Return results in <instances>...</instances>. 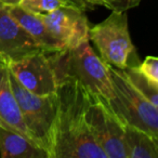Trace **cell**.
Listing matches in <instances>:
<instances>
[{
    "label": "cell",
    "mask_w": 158,
    "mask_h": 158,
    "mask_svg": "<svg viewBox=\"0 0 158 158\" xmlns=\"http://www.w3.org/2000/svg\"><path fill=\"white\" fill-rule=\"evenodd\" d=\"M57 113L50 158H107L87 123L88 90L76 80L57 84Z\"/></svg>",
    "instance_id": "1"
},
{
    "label": "cell",
    "mask_w": 158,
    "mask_h": 158,
    "mask_svg": "<svg viewBox=\"0 0 158 158\" xmlns=\"http://www.w3.org/2000/svg\"><path fill=\"white\" fill-rule=\"evenodd\" d=\"M56 81L76 80L85 89L94 94L107 99L114 98L110 70L106 63L94 52L89 41L76 48L62 49L55 52H47Z\"/></svg>",
    "instance_id": "2"
},
{
    "label": "cell",
    "mask_w": 158,
    "mask_h": 158,
    "mask_svg": "<svg viewBox=\"0 0 158 158\" xmlns=\"http://www.w3.org/2000/svg\"><path fill=\"white\" fill-rule=\"evenodd\" d=\"M89 39L94 44L99 56L107 65L125 69L140 63L130 38L126 11L112 10L105 20L90 27Z\"/></svg>",
    "instance_id": "3"
},
{
    "label": "cell",
    "mask_w": 158,
    "mask_h": 158,
    "mask_svg": "<svg viewBox=\"0 0 158 158\" xmlns=\"http://www.w3.org/2000/svg\"><path fill=\"white\" fill-rule=\"evenodd\" d=\"M10 82L23 123L31 140L42 147L49 154L50 158L53 129L59 105L56 92L48 95L34 94L19 84L11 72Z\"/></svg>",
    "instance_id": "4"
},
{
    "label": "cell",
    "mask_w": 158,
    "mask_h": 158,
    "mask_svg": "<svg viewBox=\"0 0 158 158\" xmlns=\"http://www.w3.org/2000/svg\"><path fill=\"white\" fill-rule=\"evenodd\" d=\"M108 66L114 98L110 103L123 123L135 126L158 140V110L128 80L123 69Z\"/></svg>",
    "instance_id": "5"
},
{
    "label": "cell",
    "mask_w": 158,
    "mask_h": 158,
    "mask_svg": "<svg viewBox=\"0 0 158 158\" xmlns=\"http://www.w3.org/2000/svg\"><path fill=\"white\" fill-rule=\"evenodd\" d=\"M87 123L94 141L107 158H128L125 146V123L110 101L88 91Z\"/></svg>",
    "instance_id": "6"
},
{
    "label": "cell",
    "mask_w": 158,
    "mask_h": 158,
    "mask_svg": "<svg viewBox=\"0 0 158 158\" xmlns=\"http://www.w3.org/2000/svg\"><path fill=\"white\" fill-rule=\"evenodd\" d=\"M9 69L19 84L34 94L48 95L56 92V77L46 51L9 62Z\"/></svg>",
    "instance_id": "7"
},
{
    "label": "cell",
    "mask_w": 158,
    "mask_h": 158,
    "mask_svg": "<svg viewBox=\"0 0 158 158\" xmlns=\"http://www.w3.org/2000/svg\"><path fill=\"white\" fill-rule=\"evenodd\" d=\"M38 16L64 49L76 48L89 41L90 24L85 11L78 8L63 6Z\"/></svg>",
    "instance_id": "8"
},
{
    "label": "cell",
    "mask_w": 158,
    "mask_h": 158,
    "mask_svg": "<svg viewBox=\"0 0 158 158\" xmlns=\"http://www.w3.org/2000/svg\"><path fill=\"white\" fill-rule=\"evenodd\" d=\"M40 51L44 49L14 20L8 6L0 2V56L13 62Z\"/></svg>",
    "instance_id": "9"
},
{
    "label": "cell",
    "mask_w": 158,
    "mask_h": 158,
    "mask_svg": "<svg viewBox=\"0 0 158 158\" xmlns=\"http://www.w3.org/2000/svg\"><path fill=\"white\" fill-rule=\"evenodd\" d=\"M0 123L35 143L23 123L20 108L12 91L9 62L2 56H0Z\"/></svg>",
    "instance_id": "10"
},
{
    "label": "cell",
    "mask_w": 158,
    "mask_h": 158,
    "mask_svg": "<svg viewBox=\"0 0 158 158\" xmlns=\"http://www.w3.org/2000/svg\"><path fill=\"white\" fill-rule=\"evenodd\" d=\"M0 156L2 158H49L39 145L0 123Z\"/></svg>",
    "instance_id": "11"
},
{
    "label": "cell",
    "mask_w": 158,
    "mask_h": 158,
    "mask_svg": "<svg viewBox=\"0 0 158 158\" xmlns=\"http://www.w3.org/2000/svg\"><path fill=\"white\" fill-rule=\"evenodd\" d=\"M13 19L34 38L36 42L46 52H55L64 49L62 44L51 35L42 20L37 14L22 9L20 6H8Z\"/></svg>",
    "instance_id": "12"
},
{
    "label": "cell",
    "mask_w": 158,
    "mask_h": 158,
    "mask_svg": "<svg viewBox=\"0 0 158 158\" xmlns=\"http://www.w3.org/2000/svg\"><path fill=\"white\" fill-rule=\"evenodd\" d=\"M125 123V146L128 158H157L158 140L135 126Z\"/></svg>",
    "instance_id": "13"
},
{
    "label": "cell",
    "mask_w": 158,
    "mask_h": 158,
    "mask_svg": "<svg viewBox=\"0 0 158 158\" xmlns=\"http://www.w3.org/2000/svg\"><path fill=\"white\" fill-rule=\"evenodd\" d=\"M123 74L128 78L130 82L133 85L135 89H138L155 107H158V87L154 86L151 81H148L134 66H128L123 69Z\"/></svg>",
    "instance_id": "14"
},
{
    "label": "cell",
    "mask_w": 158,
    "mask_h": 158,
    "mask_svg": "<svg viewBox=\"0 0 158 158\" xmlns=\"http://www.w3.org/2000/svg\"><path fill=\"white\" fill-rule=\"evenodd\" d=\"M18 6L31 13L40 15L49 13L60 7L69 5L64 0H21Z\"/></svg>",
    "instance_id": "15"
},
{
    "label": "cell",
    "mask_w": 158,
    "mask_h": 158,
    "mask_svg": "<svg viewBox=\"0 0 158 158\" xmlns=\"http://www.w3.org/2000/svg\"><path fill=\"white\" fill-rule=\"evenodd\" d=\"M135 68L151 81L154 86L158 87V59L156 56H146L145 60L138 65Z\"/></svg>",
    "instance_id": "16"
},
{
    "label": "cell",
    "mask_w": 158,
    "mask_h": 158,
    "mask_svg": "<svg viewBox=\"0 0 158 158\" xmlns=\"http://www.w3.org/2000/svg\"><path fill=\"white\" fill-rule=\"evenodd\" d=\"M64 1H66L69 6L78 8L85 12L92 10L95 6H99V2L97 0H64Z\"/></svg>",
    "instance_id": "17"
},
{
    "label": "cell",
    "mask_w": 158,
    "mask_h": 158,
    "mask_svg": "<svg viewBox=\"0 0 158 158\" xmlns=\"http://www.w3.org/2000/svg\"><path fill=\"white\" fill-rule=\"evenodd\" d=\"M142 0H115L113 10L117 11H127L129 9L136 7L140 5Z\"/></svg>",
    "instance_id": "18"
},
{
    "label": "cell",
    "mask_w": 158,
    "mask_h": 158,
    "mask_svg": "<svg viewBox=\"0 0 158 158\" xmlns=\"http://www.w3.org/2000/svg\"><path fill=\"white\" fill-rule=\"evenodd\" d=\"M97 1L99 2V6H103V7H106L110 10H113L115 2V0H97Z\"/></svg>",
    "instance_id": "19"
},
{
    "label": "cell",
    "mask_w": 158,
    "mask_h": 158,
    "mask_svg": "<svg viewBox=\"0 0 158 158\" xmlns=\"http://www.w3.org/2000/svg\"><path fill=\"white\" fill-rule=\"evenodd\" d=\"M21 0H0V2L2 3V5H6V6H18L20 3Z\"/></svg>",
    "instance_id": "20"
}]
</instances>
